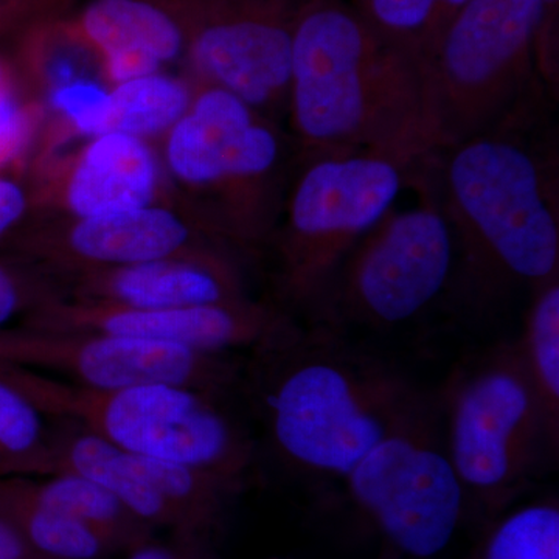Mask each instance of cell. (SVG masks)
<instances>
[{
    "label": "cell",
    "instance_id": "obj_10",
    "mask_svg": "<svg viewBox=\"0 0 559 559\" xmlns=\"http://www.w3.org/2000/svg\"><path fill=\"white\" fill-rule=\"evenodd\" d=\"M344 480L396 549L419 559L447 549L466 498L444 444L439 396L423 392Z\"/></svg>",
    "mask_w": 559,
    "mask_h": 559
},
{
    "label": "cell",
    "instance_id": "obj_21",
    "mask_svg": "<svg viewBox=\"0 0 559 559\" xmlns=\"http://www.w3.org/2000/svg\"><path fill=\"white\" fill-rule=\"evenodd\" d=\"M0 513L16 525L40 557L108 559L120 551L98 530L28 498L17 477L0 479Z\"/></svg>",
    "mask_w": 559,
    "mask_h": 559
},
{
    "label": "cell",
    "instance_id": "obj_11",
    "mask_svg": "<svg viewBox=\"0 0 559 559\" xmlns=\"http://www.w3.org/2000/svg\"><path fill=\"white\" fill-rule=\"evenodd\" d=\"M0 362L61 374L70 384L114 390L176 384L227 396L240 364L226 355L98 333L10 329L0 333Z\"/></svg>",
    "mask_w": 559,
    "mask_h": 559
},
{
    "label": "cell",
    "instance_id": "obj_18",
    "mask_svg": "<svg viewBox=\"0 0 559 559\" xmlns=\"http://www.w3.org/2000/svg\"><path fill=\"white\" fill-rule=\"evenodd\" d=\"M49 474L70 473L86 477L112 492L135 516L154 528L186 532L178 514L140 480L127 454L92 430L69 419L50 418Z\"/></svg>",
    "mask_w": 559,
    "mask_h": 559
},
{
    "label": "cell",
    "instance_id": "obj_16",
    "mask_svg": "<svg viewBox=\"0 0 559 559\" xmlns=\"http://www.w3.org/2000/svg\"><path fill=\"white\" fill-rule=\"evenodd\" d=\"M75 300L159 310L245 299V283L227 249L179 253L131 266L73 274Z\"/></svg>",
    "mask_w": 559,
    "mask_h": 559
},
{
    "label": "cell",
    "instance_id": "obj_4",
    "mask_svg": "<svg viewBox=\"0 0 559 559\" xmlns=\"http://www.w3.org/2000/svg\"><path fill=\"white\" fill-rule=\"evenodd\" d=\"M168 170L207 201L205 227L242 250L266 248L297 165L293 138L230 92L202 84L168 131Z\"/></svg>",
    "mask_w": 559,
    "mask_h": 559
},
{
    "label": "cell",
    "instance_id": "obj_14",
    "mask_svg": "<svg viewBox=\"0 0 559 559\" xmlns=\"http://www.w3.org/2000/svg\"><path fill=\"white\" fill-rule=\"evenodd\" d=\"M21 248L51 270L73 275L229 246L213 238L197 221L148 205L98 218L75 219L62 229L33 235Z\"/></svg>",
    "mask_w": 559,
    "mask_h": 559
},
{
    "label": "cell",
    "instance_id": "obj_22",
    "mask_svg": "<svg viewBox=\"0 0 559 559\" xmlns=\"http://www.w3.org/2000/svg\"><path fill=\"white\" fill-rule=\"evenodd\" d=\"M518 348L538 401L551 457L559 447V277L533 290Z\"/></svg>",
    "mask_w": 559,
    "mask_h": 559
},
{
    "label": "cell",
    "instance_id": "obj_6",
    "mask_svg": "<svg viewBox=\"0 0 559 559\" xmlns=\"http://www.w3.org/2000/svg\"><path fill=\"white\" fill-rule=\"evenodd\" d=\"M0 367L49 418L69 419L140 455L204 471L245 488L255 441L224 407L226 396L176 384L79 388L24 367Z\"/></svg>",
    "mask_w": 559,
    "mask_h": 559
},
{
    "label": "cell",
    "instance_id": "obj_26",
    "mask_svg": "<svg viewBox=\"0 0 559 559\" xmlns=\"http://www.w3.org/2000/svg\"><path fill=\"white\" fill-rule=\"evenodd\" d=\"M480 559H559L557 503H532L513 511L489 533Z\"/></svg>",
    "mask_w": 559,
    "mask_h": 559
},
{
    "label": "cell",
    "instance_id": "obj_1",
    "mask_svg": "<svg viewBox=\"0 0 559 559\" xmlns=\"http://www.w3.org/2000/svg\"><path fill=\"white\" fill-rule=\"evenodd\" d=\"M288 116L297 157L374 151L421 164L439 150L428 68L349 0H308L294 33Z\"/></svg>",
    "mask_w": 559,
    "mask_h": 559
},
{
    "label": "cell",
    "instance_id": "obj_7",
    "mask_svg": "<svg viewBox=\"0 0 559 559\" xmlns=\"http://www.w3.org/2000/svg\"><path fill=\"white\" fill-rule=\"evenodd\" d=\"M421 164L374 151L297 157L270 242L282 310L308 314L345 255L412 186Z\"/></svg>",
    "mask_w": 559,
    "mask_h": 559
},
{
    "label": "cell",
    "instance_id": "obj_15",
    "mask_svg": "<svg viewBox=\"0 0 559 559\" xmlns=\"http://www.w3.org/2000/svg\"><path fill=\"white\" fill-rule=\"evenodd\" d=\"M193 16L194 0H90L62 32L97 53L120 84L186 55Z\"/></svg>",
    "mask_w": 559,
    "mask_h": 559
},
{
    "label": "cell",
    "instance_id": "obj_17",
    "mask_svg": "<svg viewBox=\"0 0 559 559\" xmlns=\"http://www.w3.org/2000/svg\"><path fill=\"white\" fill-rule=\"evenodd\" d=\"M159 168L145 140L106 132L92 139L70 175L66 202L75 219L148 207Z\"/></svg>",
    "mask_w": 559,
    "mask_h": 559
},
{
    "label": "cell",
    "instance_id": "obj_20",
    "mask_svg": "<svg viewBox=\"0 0 559 559\" xmlns=\"http://www.w3.org/2000/svg\"><path fill=\"white\" fill-rule=\"evenodd\" d=\"M127 454L128 465L146 487L178 514L186 532L215 536L241 487L204 471Z\"/></svg>",
    "mask_w": 559,
    "mask_h": 559
},
{
    "label": "cell",
    "instance_id": "obj_32",
    "mask_svg": "<svg viewBox=\"0 0 559 559\" xmlns=\"http://www.w3.org/2000/svg\"><path fill=\"white\" fill-rule=\"evenodd\" d=\"M546 13L538 47L540 76L557 100L559 91V0H539Z\"/></svg>",
    "mask_w": 559,
    "mask_h": 559
},
{
    "label": "cell",
    "instance_id": "obj_3",
    "mask_svg": "<svg viewBox=\"0 0 559 559\" xmlns=\"http://www.w3.org/2000/svg\"><path fill=\"white\" fill-rule=\"evenodd\" d=\"M540 128L480 135L430 157L454 238L450 288L488 305L559 277L558 150Z\"/></svg>",
    "mask_w": 559,
    "mask_h": 559
},
{
    "label": "cell",
    "instance_id": "obj_8",
    "mask_svg": "<svg viewBox=\"0 0 559 559\" xmlns=\"http://www.w3.org/2000/svg\"><path fill=\"white\" fill-rule=\"evenodd\" d=\"M430 157L412 180L418 204L389 210L353 246L308 312L310 322L340 333L345 326L390 329L417 318L450 288L454 238Z\"/></svg>",
    "mask_w": 559,
    "mask_h": 559
},
{
    "label": "cell",
    "instance_id": "obj_27",
    "mask_svg": "<svg viewBox=\"0 0 559 559\" xmlns=\"http://www.w3.org/2000/svg\"><path fill=\"white\" fill-rule=\"evenodd\" d=\"M50 102L81 134L94 139L110 132L112 98L110 91L97 81L83 76L53 87Z\"/></svg>",
    "mask_w": 559,
    "mask_h": 559
},
{
    "label": "cell",
    "instance_id": "obj_9",
    "mask_svg": "<svg viewBox=\"0 0 559 559\" xmlns=\"http://www.w3.org/2000/svg\"><path fill=\"white\" fill-rule=\"evenodd\" d=\"M444 444L466 496L488 507L516 495L551 457L518 342L451 374L439 396Z\"/></svg>",
    "mask_w": 559,
    "mask_h": 559
},
{
    "label": "cell",
    "instance_id": "obj_2",
    "mask_svg": "<svg viewBox=\"0 0 559 559\" xmlns=\"http://www.w3.org/2000/svg\"><path fill=\"white\" fill-rule=\"evenodd\" d=\"M252 352L250 392L271 450L308 476L345 479L423 393L340 331L293 316Z\"/></svg>",
    "mask_w": 559,
    "mask_h": 559
},
{
    "label": "cell",
    "instance_id": "obj_31",
    "mask_svg": "<svg viewBox=\"0 0 559 559\" xmlns=\"http://www.w3.org/2000/svg\"><path fill=\"white\" fill-rule=\"evenodd\" d=\"M70 0H0V35L53 20Z\"/></svg>",
    "mask_w": 559,
    "mask_h": 559
},
{
    "label": "cell",
    "instance_id": "obj_35",
    "mask_svg": "<svg viewBox=\"0 0 559 559\" xmlns=\"http://www.w3.org/2000/svg\"><path fill=\"white\" fill-rule=\"evenodd\" d=\"M5 84V75H3V70L0 68V86H3Z\"/></svg>",
    "mask_w": 559,
    "mask_h": 559
},
{
    "label": "cell",
    "instance_id": "obj_24",
    "mask_svg": "<svg viewBox=\"0 0 559 559\" xmlns=\"http://www.w3.org/2000/svg\"><path fill=\"white\" fill-rule=\"evenodd\" d=\"M51 419L0 367V479L49 474Z\"/></svg>",
    "mask_w": 559,
    "mask_h": 559
},
{
    "label": "cell",
    "instance_id": "obj_34",
    "mask_svg": "<svg viewBox=\"0 0 559 559\" xmlns=\"http://www.w3.org/2000/svg\"><path fill=\"white\" fill-rule=\"evenodd\" d=\"M0 559H50L28 546L16 525L0 513Z\"/></svg>",
    "mask_w": 559,
    "mask_h": 559
},
{
    "label": "cell",
    "instance_id": "obj_29",
    "mask_svg": "<svg viewBox=\"0 0 559 559\" xmlns=\"http://www.w3.org/2000/svg\"><path fill=\"white\" fill-rule=\"evenodd\" d=\"M127 559H215L213 536L193 532H171L167 540H148L128 551Z\"/></svg>",
    "mask_w": 559,
    "mask_h": 559
},
{
    "label": "cell",
    "instance_id": "obj_33",
    "mask_svg": "<svg viewBox=\"0 0 559 559\" xmlns=\"http://www.w3.org/2000/svg\"><path fill=\"white\" fill-rule=\"evenodd\" d=\"M27 194L14 180L0 178V241L24 218Z\"/></svg>",
    "mask_w": 559,
    "mask_h": 559
},
{
    "label": "cell",
    "instance_id": "obj_13",
    "mask_svg": "<svg viewBox=\"0 0 559 559\" xmlns=\"http://www.w3.org/2000/svg\"><path fill=\"white\" fill-rule=\"evenodd\" d=\"M288 312L271 304L245 299L200 307L142 308L57 299L36 308L22 329L98 333L178 345L194 352L226 355L253 348L271 336Z\"/></svg>",
    "mask_w": 559,
    "mask_h": 559
},
{
    "label": "cell",
    "instance_id": "obj_19",
    "mask_svg": "<svg viewBox=\"0 0 559 559\" xmlns=\"http://www.w3.org/2000/svg\"><path fill=\"white\" fill-rule=\"evenodd\" d=\"M28 498L91 525L116 544L131 551L153 539L156 528L135 516L112 492L76 474L17 477Z\"/></svg>",
    "mask_w": 559,
    "mask_h": 559
},
{
    "label": "cell",
    "instance_id": "obj_23",
    "mask_svg": "<svg viewBox=\"0 0 559 559\" xmlns=\"http://www.w3.org/2000/svg\"><path fill=\"white\" fill-rule=\"evenodd\" d=\"M469 0H349L382 39L428 68L441 36Z\"/></svg>",
    "mask_w": 559,
    "mask_h": 559
},
{
    "label": "cell",
    "instance_id": "obj_25",
    "mask_svg": "<svg viewBox=\"0 0 559 559\" xmlns=\"http://www.w3.org/2000/svg\"><path fill=\"white\" fill-rule=\"evenodd\" d=\"M116 86L110 91V132L142 140L170 131L186 116L194 97L186 81L160 72Z\"/></svg>",
    "mask_w": 559,
    "mask_h": 559
},
{
    "label": "cell",
    "instance_id": "obj_5",
    "mask_svg": "<svg viewBox=\"0 0 559 559\" xmlns=\"http://www.w3.org/2000/svg\"><path fill=\"white\" fill-rule=\"evenodd\" d=\"M539 0H469L441 36L428 72L439 150L544 120ZM437 150V151H439Z\"/></svg>",
    "mask_w": 559,
    "mask_h": 559
},
{
    "label": "cell",
    "instance_id": "obj_12",
    "mask_svg": "<svg viewBox=\"0 0 559 559\" xmlns=\"http://www.w3.org/2000/svg\"><path fill=\"white\" fill-rule=\"evenodd\" d=\"M308 0H197L187 58L267 119L288 114L294 33Z\"/></svg>",
    "mask_w": 559,
    "mask_h": 559
},
{
    "label": "cell",
    "instance_id": "obj_28",
    "mask_svg": "<svg viewBox=\"0 0 559 559\" xmlns=\"http://www.w3.org/2000/svg\"><path fill=\"white\" fill-rule=\"evenodd\" d=\"M57 299L61 297L53 293L50 283L43 277L0 263V333L9 330V323L21 312L28 316L47 301Z\"/></svg>",
    "mask_w": 559,
    "mask_h": 559
},
{
    "label": "cell",
    "instance_id": "obj_30",
    "mask_svg": "<svg viewBox=\"0 0 559 559\" xmlns=\"http://www.w3.org/2000/svg\"><path fill=\"white\" fill-rule=\"evenodd\" d=\"M28 134V116L16 92L0 86V164L10 160L24 145Z\"/></svg>",
    "mask_w": 559,
    "mask_h": 559
}]
</instances>
